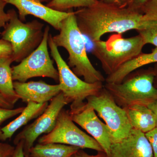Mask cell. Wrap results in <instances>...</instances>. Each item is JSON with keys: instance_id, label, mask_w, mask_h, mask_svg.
I'll use <instances>...</instances> for the list:
<instances>
[{"instance_id": "obj_7", "label": "cell", "mask_w": 157, "mask_h": 157, "mask_svg": "<svg viewBox=\"0 0 157 157\" xmlns=\"http://www.w3.org/2000/svg\"><path fill=\"white\" fill-rule=\"evenodd\" d=\"M86 100L105 121L111 144L120 142L129 135L132 128L126 109L117 105L104 86L97 94L90 96Z\"/></svg>"}, {"instance_id": "obj_2", "label": "cell", "mask_w": 157, "mask_h": 157, "mask_svg": "<svg viewBox=\"0 0 157 157\" xmlns=\"http://www.w3.org/2000/svg\"><path fill=\"white\" fill-rule=\"evenodd\" d=\"M52 39L58 47L67 52V64L76 76L83 77L88 83L105 82L106 78L96 70L88 56L84 36L78 29L74 11L63 21L59 33L52 36Z\"/></svg>"}, {"instance_id": "obj_33", "label": "cell", "mask_w": 157, "mask_h": 157, "mask_svg": "<svg viewBox=\"0 0 157 157\" xmlns=\"http://www.w3.org/2000/svg\"><path fill=\"white\" fill-rule=\"evenodd\" d=\"M147 106L154 113L156 120V127L157 128V100L152 102Z\"/></svg>"}, {"instance_id": "obj_31", "label": "cell", "mask_w": 157, "mask_h": 157, "mask_svg": "<svg viewBox=\"0 0 157 157\" xmlns=\"http://www.w3.org/2000/svg\"><path fill=\"white\" fill-rule=\"evenodd\" d=\"M0 106L6 109H13L14 105L11 104L0 94Z\"/></svg>"}, {"instance_id": "obj_5", "label": "cell", "mask_w": 157, "mask_h": 157, "mask_svg": "<svg viewBox=\"0 0 157 157\" xmlns=\"http://www.w3.org/2000/svg\"><path fill=\"white\" fill-rule=\"evenodd\" d=\"M7 12L10 17L1 33V36L11 44L13 60L19 63L41 44L45 25L37 20L27 23L21 21L14 9H10Z\"/></svg>"}, {"instance_id": "obj_18", "label": "cell", "mask_w": 157, "mask_h": 157, "mask_svg": "<svg viewBox=\"0 0 157 157\" xmlns=\"http://www.w3.org/2000/svg\"><path fill=\"white\" fill-rule=\"evenodd\" d=\"M12 57L0 60V94L11 104L14 105L20 98L13 85L11 64Z\"/></svg>"}, {"instance_id": "obj_21", "label": "cell", "mask_w": 157, "mask_h": 157, "mask_svg": "<svg viewBox=\"0 0 157 157\" xmlns=\"http://www.w3.org/2000/svg\"><path fill=\"white\" fill-rule=\"evenodd\" d=\"M136 31L145 45L151 44L157 47V20H143L141 26Z\"/></svg>"}, {"instance_id": "obj_25", "label": "cell", "mask_w": 157, "mask_h": 157, "mask_svg": "<svg viewBox=\"0 0 157 157\" xmlns=\"http://www.w3.org/2000/svg\"><path fill=\"white\" fill-rule=\"evenodd\" d=\"M153 152L154 157H157V128L155 127L149 132L145 133Z\"/></svg>"}, {"instance_id": "obj_20", "label": "cell", "mask_w": 157, "mask_h": 157, "mask_svg": "<svg viewBox=\"0 0 157 157\" xmlns=\"http://www.w3.org/2000/svg\"><path fill=\"white\" fill-rule=\"evenodd\" d=\"M98 2V0H52L46 6L56 11L68 12L74 8L91 7Z\"/></svg>"}, {"instance_id": "obj_16", "label": "cell", "mask_w": 157, "mask_h": 157, "mask_svg": "<svg viewBox=\"0 0 157 157\" xmlns=\"http://www.w3.org/2000/svg\"><path fill=\"white\" fill-rule=\"evenodd\" d=\"M157 63V47L149 53H141L135 58L122 65L112 74L107 76L105 83H120L128 75L144 66Z\"/></svg>"}, {"instance_id": "obj_27", "label": "cell", "mask_w": 157, "mask_h": 157, "mask_svg": "<svg viewBox=\"0 0 157 157\" xmlns=\"http://www.w3.org/2000/svg\"><path fill=\"white\" fill-rule=\"evenodd\" d=\"M148 1L149 0H125L126 7L141 12L143 7Z\"/></svg>"}, {"instance_id": "obj_6", "label": "cell", "mask_w": 157, "mask_h": 157, "mask_svg": "<svg viewBox=\"0 0 157 157\" xmlns=\"http://www.w3.org/2000/svg\"><path fill=\"white\" fill-rule=\"evenodd\" d=\"M48 45L51 55L56 63L58 71L61 92L71 104L70 111L78 109L86 104L84 101L87 98L95 95L102 90L104 86L103 83H88L76 76L62 57L51 34Z\"/></svg>"}, {"instance_id": "obj_34", "label": "cell", "mask_w": 157, "mask_h": 157, "mask_svg": "<svg viewBox=\"0 0 157 157\" xmlns=\"http://www.w3.org/2000/svg\"><path fill=\"white\" fill-rule=\"evenodd\" d=\"M40 2H46L47 3L51 1H52V0H39Z\"/></svg>"}, {"instance_id": "obj_22", "label": "cell", "mask_w": 157, "mask_h": 157, "mask_svg": "<svg viewBox=\"0 0 157 157\" xmlns=\"http://www.w3.org/2000/svg\"><path fill=\"white\" fill-rule=\"evenodd\" d=\"M141 12L143 20H157V0H149Z\"/></svg>"}, {"instance_id": "obj_30", "label": "cell", "mask_w": 157, "mask_h": 157, "mask_svg": "<svg viewBox=\"0 0 157 157\" xmlns=\"http://www.w3.org/2000/svg\"><path fill=\"white\" fill-rule=\"evenodd\" d=\"M12 157H26L24 152L23 143L22 141H20L19 143L16 144Z\"/></svg>"}, {"instance_id": "obj_23", "label": "cell", "mask_w": 157, "mask_h": 157, "mask_svg": "<svg viewBox=\"0 0 157 157\" xmlns=\"http://www.w3.org/2000/svg\"><path fill=\"white\" fill-rule=\"evenodd\" d=\"M24 108L21 107L14 109H6L0 106V125L9 118L19 115Z\"/></svg>"}, {"instance_id": "obj_15", "label": "cell", "mask_w": 157, "mask_h": 157, "mask_svg": "<svg viewBox=\"0 0 157 157\" xmlns=\"http://www.w3.org/2000/svg\"><path fill=\"white\" fill-rule=\"evenodd\" d=\"M27 106L16 119L1 128L2 134L0 140L6 141L11 138L16 131L34 119L37 118L48 107V102L38 104L33 102L27 103Z\"/></svg>"}, {"instance_id": "obj_4", "label": "cell", "mask_w": 157, "mask_h": 157, "mask_svg": "<svg viewBox=\"0 0 157 157\" xmlns=\"http://www.w3.org/2000/svg\"><path fill=\"white\" fill-rule=\"evenodd\" d=\"M93 43L92 53L100 62L107 76L142 53L145 45L139 35L125 38L122 34L117 33L111 35L105 41Z\"/></svg>"}, {"instance_id": "obj_13", "label": "cell", "mask_w": 157, "mask_h": 157, "mask_svg": "<svg viewBox=\"0 0 157 157\" xmlns=\"http://www.w3.org/2000/svg\"><path fill=\"white\" fill-rule=\"evenodd\" d=\"M110 157H154L145 134L132 128L125 138L110 146Z\"/></svg>"}, {"instance_id": "obj_1", "label": "cell", "mask_w": 157, "mask_h": 157, "mask_svg": "<svg viewBox=\"0 0 157 157\" xmlns=\"http://www.w3.org/2000/svg\"><path fill=\"white\" fill-rule=\"evenodd\" d=\"M74 12L78 29L92 42L101 40L108 33L122 34L137 30L143 21L142 12L101 0L91 7Z\"/></svg>"}, {"instance_id": "obj_26", "label": "cell", "mask_w": 157, "mask_h": 157, "mask_svg": "<svg viewBox=\"0 0 157 157\" xmlns=\"http://www.w3.org/2000/svg\"><path fill=\"white\" fill-rule=\"evenodd\" d=\"M7 3L5 0H0V34L1 30L4 28L9 20V15L8 12H6L5 9Z\"/></svg>"}, {"instance_id": "obj_8", "label": "cell", "mask_w": 157, "mask_h": 157, "mask_svg": "<svg viewBox=\"0 0 157 157\" xmlns=\"http://www.w3.org/2000/svg\"><path fill=\"white\" fill-rule=\"evenodd\" d=\"M49 35L50 28L47 25L39 47L18 65L11 67L13 81L24 82L30 78L42 77L59 82L58 71L55 67L54 60L51 58L48 52Z\"/></svg>"}, {"instance_id": "obj_32", "label": "cell", "mask_w": 157, "mask_h": 157, "mask_svg": "<svg viewBox=\"0 0 157 157\" xmlns=\"http://www.w3.org/2000/svg\"><path fill=\"white\" fill-rule=\"evenodd\" d=\"M103 2L111 5H117V6L126 7L125 0H101Z\"/></svg>"}, {"instance_id": "obj_10", "label": "cell", "mask_w": 157, "mask_h": 157, "mask_svg": "<svg viewBox=\"0 0 157 157\" xmlns=\"http://www.w3.org/2000/svg\"><path fill=\"white\" fill-rule=\"evenodd\" d=\"M70 103L61 92L51 101L41 115L16 135L13 143L16 145L20 141H22L26 157H29L30 150L37 138L43 134H48L53 130L60 112Z\"/></svg>"}, {"instance_id": "obj_17", "label": "cell", "mask_w": 157, "mask_h": 157, "mask_svg": "<svg viewBox=\"0 0 157 157\" xmlns=\"http://www.w3.org/2000/svg\"><path fill=\"white\" fill-rule=\"evenodd\" d=\"M125 109L132 128L145 134L155 128L154 113L147 106L136 105Z\"/></svg>"}, {"instance_id": "obj_3", "label": "cell", "mask_w": 157, "mask_h": 157, "mask_svg": "<svg viewBox=\"0 0 157 157\" xmlns=\"http://www.w3.org/2000/svg\"><path fill=\"white\" fill-rule=\"evenodd\" d=\"M155 76L154 70H137L128 75L121 83H105L104 87L122 108L136 105L147 106L157 100Z\"/></svg>"}, {"instance_id": "obj_11", "label": "cell", "mask_w": 157, "mask_h": 157, "mask_svg": "<svg viewBox=\"0 0 157 157\" xmlns=\"http://www.w3.org/2000/svg\"><path fill=\"white\" fill-rule=\"evenodd\" d=\"M69 111L73 121L86 131L100 144L107 156L110 157L111 142L108 129L92 107L86 102L78 109Z\"/></svg>"}, {"instance_id": "obj_24", "label": "cell", "mask_w": 157, "mask_h": 157, "mask_svg": "<svg viewBox=\"0 0 157 157\" xmlns=\"http://www.w3.org/2000/svg\"><path fill=\"white\" fill-rule=\"evenodd\" d=\"M13 51L11 44L8 41L0 39V60L12 57Z\"/></svg>"}, {"instance_id": "obj_9", "label": "cell", "mask_w": 157, "mask_h": 157, "mask_svg": "<svg viewBox=\"0 0 157 157\" xmlns=\"http://www.w3.org/2000/svg\"><path fill=\"white\" fill-rule=\"evenodd\" d=\"M59 143L104 152L100 144L76 126L69 110L63 109L60 112L53 130L39 138L38 143Z\"/></svg>"}, {"instance_id": "obj_28", "label": "cell", "mask_w": 157, "mask_h": 157, "mask_svg": "<svg viewBox=\"0 0 157 157\" xmlns=\"http://www.w3.org/2000/svg\"><path fill=\"white\" fill-rule=\"evenodd\" d=\"M14 149L11 144L0 142V157H12Z\"/></svg>"}, {"instance_id": "obj_14", "label": "cell", "mask_w": 157, "mask_h": 157, "mask_svg": "<svg viewBox=\"0 0 157 157\" xmlns=\"http://www.w3.org/2000/svg\"><path fill=\"white\" fill-rule=\"evenodd\" d=\"M15 92L23 102H33L38 104L48 102L61 92L59 85H51L45 82L14 81Z\"/></svg>"}, {"instance_id": "obj_12", "label": "cell", "mask_w": 157, "mask_h": 157, "mask_svg": "<svg viewBox=\"0 0 157 157\" xmlns=\"http://www.w3.org/2000/svg\"><path fill=\"white\" fill-rule=\"evenodd\" d=\"M7 4L17 9L18 17L25 22L27 16L31 15L45 21L55 29L59 31L62 22L71 14L72 11L61 12L43 5L39 0H5Z\"/></svg>"}, {"instance_id": "obj_35", "label": "cell", "mask_w": 157, "mask_h": 157, "mask_svg": "<svg viewBox=\"0 0 157 157\" xmlns=\"http://www.w3.org/2000/svg\"><path fill=\"white\" fill-rule=\"evenodd\" d=\"M155 72V80H156L157 82V70H154ZM157 88V87H156Z\"/></svg>"}, {"instance_id": "obj_29", "label": "cell", "mask_w": 157, "mask_h": 157, "mask_svg": "<svg viewBox=\"0 0 157 157\" xmlns=\"http://www.w3.org/2000/svg\"><path fill=\"white\" fill-rule=\"evenodd\" d=\"M69 157H108L107 154L104 152H98V154L93 155L88 154L83 151L82 149L78 150L75 153Z\"/></svg>"}, {"instance_id": "obj_19", "label": "cell", "mask_w": 157, "mask_h": 157, "mask_svg": "<svg viewBox=\"0 0 157 157\" xmlns=\"http://www.w3.org/2000/svg\"><path fill=\"white\" fill-rule=\"evenodd\" d=\"M80 149L62 144L38 143L31 149L29 157H69Z\"/></svg>"}, {"instance_id": "obj_36", "label": "cell", "mask_w": 157, "mask_h": 157, "mask_svg": "<svg viewBox=\"0 0 157 157\" xmlns=\"http://www.w3.org/2000/svg\"><path fill=\"white\" fill-rule=\"evenodd\" d=\"M2 132L1 131V128H0V138H1V136H2Z\"/></svg>"}]
</instances>
